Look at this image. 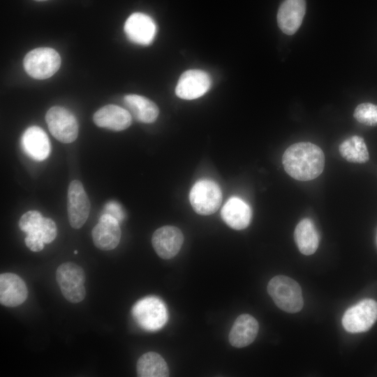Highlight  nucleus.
<instances>
[{"label": "nucleus", "mask_w": 377, "mask_h": 377, "mask_svg": "<svg viewBox=\"0 0 377 377\" xmlns=\"http://www.w3.org/2000/svg\"><path fill=\"white\" fill-rule=\"evenodd\" d=\"M341 156L348 162L364 163L369 161V155L364 139L353 135L344 140L339 148Z\"/></svg>", "instance_id": "b1692460"}, {"label": "nucleus", "mask_w": 377, "mask_h": 377, "mask_svg": "<svg viewBox=\"0 0 377 377\" xmlns=\"http://www.w3.org/2000/svg\"><path fill=\"white\" fill-rule=\"evenodd\" d=\"M24 68L33 78L45 80L52 76L59 68V54L51 47H38L29 52L23 61Z\"/></svg>", "instance_id": "39448f33"}, {"label": "nucleus", "mask_w": 377, "mask_h": 377, "mask_svg": "<svg viewBox=\"0 0 377 377\" xmlns=\"http://www.w3.org/2000/svg\"><path fill=\"white\" fill-rule=\"evenodd\" d=\"M45 121L51 134L59 142L71 143L78 135L79 126L73 114L61 106L50 108L46 114Z\"/></svg>", "instance_id": "0eeeda50"}, {"label": "nucleus", "mask_w": 377, "mask_h": 377, "mask_svg": "<svg viewBox=\"0 0 377 377\" xmlns=\"http://www.w3.org/2000/svg\"><path fill=\"white\" fill-rule=\"evenodd\" d=\"M353 116L362 124L377 126V105L370 103H361L355 109Z\"/></svg>", "instance_id": "393cba45"}, {"label": "nucleus", "mask_w": 377, "mask_h": 377, "mask_svg": "<svg viewBox=\"0 0 377 377\" xmlns=\"http://www.w3.org/2000/svg\"><path fill=\"white\" fill-rule=\"evenodd\" d=\"M259 325L252 316L244 313L234 322L229 333L230 343L235 348H243L251 344L256 338Z\"/></svg>", "instance_id": "aec40b11"}, {"label": "nucleus", "mask_w": 377, "mask_h": 377, "mask_svg": "<svg viewBox=\"0 0 377 377\" xmlns=\"http://www.w3.org/2000/svg\"><path fill=\"white\" fill-rule=\"evenodd\" d=\"M28 290L25 282L13 273L0 274V302L8 307H15L27 298Z\"/></svg>", "instance_id": "2eb2a0df"}, {"label": "nucleus", "mask_w": 377, "mask_h": 377, "mask_svg": "<svg viewBox=\"0 0 377 377\" xmlns=\"http://www.w3.org/2000/svg\"><path fill=\"white\" fill-rule=\"evenodd\" d=\"M56 279L66 300L78 303L84 299L86 276L80 266L71 262L61 264L57 269Z\"/></svg>", "instance_id": "20e7f679"}, {"label": "nucleus", "mask_w": 377, "mask_h": 377, "mask_svg": "<svg viewBox=\"0 0 377 377\" xmlns=\"http://www.w3.org/2000/svg\"><path fill=\"white\" fill-rule=\"evenodd\" d=\"M377 320V302L364 299L348 308L342 318L346 331L360 333L369 330Z\"/></svg>", "instance_id": "6e6552de"}, {"label": "nucleus", "mask_w": 377, "mask_h": 377, "mask_svg": "<svg viewBox=\"0 0 377 377\" xmlns=\"http://www.w3.org/2000/svg\"><path fill=\"white\" fill-rule=\"evenodd\" d=\"M189 200L194 211L200 215H210L219 209L222 200L219 186L211 179H204L192 187Z\"/></svg>", "instance_id": "423d86ee"}, {"label": "nucleus", "mask_w": 377, "mask_h": 377, "mask_svg": "<svg viewBox=\"0 0 377 377\" xmlns=\"http://www.w3.org/2000/svg\"><path fill=\"white\" fill-rule=\"evenodd\" d=\"M105 214H108L114 217L119 222L121 221L124 217L125 214L123 211L121 205L114 201L108 202L105 207Z\"/></svg>", "instance_id": "a878e982"}, {"label": "nucleus", "mask_w": 377, "mask_h": 377, "mask_svg": "<svg viewBox=\"0 0 377 377\" xmlns=\"http://www.w3.org/2000/svg\"><path fill=\"white\" fill-rule=\"evenodd\" d=\"M21 147L28 156L38 161L47 158L51 149L47 135L37 126L25 130L21 138Z\"/></svg>", "instance_id": "dca6fc26"}, {"label": "nucleus", "mask_w": 377, "mask_h": 377, "mask_svg": "<svg viewBox=\"0 0 377 377\" xmlns=\"http://www.w3.org/2000/svg\"><path fill=\"white\" fill-rule=\"evenodd\" d=\"M282 163L286 172L295 179L306 182L318 177L323 171L325 156L315 144L302 142L290 145L284 151Z\"/></svg>", "instance_id": "f257e3e1"}, {"label": "nucleus", "mask_w": 377, "mask_h": 377, "mask_svg": "<svg viewBox=\"0 0 377 377\" xmlns=\"http://www.w3.org/2000/svg\"><path fill=\"white\" fill-rule=\"evenodd\" d=\"M124 102L129 112L139 122L150 124L158 116L157 105L145 96L128 94L124 96Z\"/></svg>", "instance_id": "412c9836"}, {"label": "nucleus", "mask_w": 377, "mask_h": 377, "mask_svg": "<svg viewBox=\"0 0 377 377\" xmlns=\"http://www.w3.org/2000/svg\"><path fill=\"white\" fill-rule=\"evenodd\" d=\"M221 215L223 221L231 228L242 230L250 223L251 209L242 199L230 198L222 207Z\"/></svg>", "instance_id": "6ab92c4d"}, {"label": "nucleus", "mask_w": 377, "mask_h": 377, "mask_svg": "<svg viewBox=\"0 0 377 377\" xmlns=\"http://www.w3.org/2000/svg\"><path fill=\"white\" fill-rule=\"evenodd\" d=\"M34 1H47V0H34Z\"/></svg>", "instance_id": "bb28decb"}, {"label": "nucleus", "mask_w": 377, "mask_h": 377, "mask_svg": "<svg viewBox=\"0 0 377 377\" xmlns=\"http://www.w3.org/2000/svg\"><path fill=\"white\" fill-rule=\"evenodd\" d=\"M124 32L131 42L141 45H148L154 39L156 26L149 15L142 13H134L124 24Z\"/></svg>", "instance_id": "ddd939ff"}, {"label": "nucleus", "mask_w": 377, "mask_h": 377, "mask_svg": "<svg viewBox=\"0 0 377 377\" xmlns=\"http://www.w3.org/2000/svg\"><path fill=\"white\" fill-rule=\"evenodd\" d=\"M305 12V0H285L277 13L279 27L287 35L294 34L300 28Z\"/></svg>", "instance_id": "a211bd4d"}, {"label": "nucleus", "mask_w": 377, "mask_h": 377, "mask_svg": "<svg viewBox=\"0 0 377 377\" xmlns=\"http://www.w3.org/2000/svg\"><path fill=\"white\" fill-rule=\"evenodd\" d=\"M74 253H75V254H77V251H74Z\"/></svg>", "instance_id": "cd10ccee"}, {"label": "nucleus", "mask_w": 377, "mask_h": 377, "mask_svg": "<svg viewBox=\"0 0 377 377\" xmlns=\"http://www.w3.org/2000/svg\"><path fill=\"white\" fill-rule=\"evenodd\" d=\"M119 221L108 214H103L91 231L94 245L102 251L115 249L121 239Z\"/></svg>", "instance_id": "4468645a"}, {"label": "nucleus", "mask_w": 377, "mask_h": 377, "mask_svg": "<svg viewBox=\"0 0 377 377\" xmlns=\"http://www.w3.org/2000/svg\"><path fill=\"white\" fill-rule=\"evenodd\" d=\"M49 221L50 218L43 216L36 210L28 211L21 216L19 227L27 233L24 242L31 251L39 252L43 249Z\"/></svg>", "instance_id": "9d476101"}, {"label": "nucleus", "mask_w": 377, "mask_h": 377, "mask_svg": "<svg viewBox=\"0 0 377 377\" xmlns=\"http://www.w3.org/2000/svg\"><path fill=\"white\" fill-rule=\"evenodd\" d=\"M68 218L70 225L79 229L87 221L90 212L91 204L82 183L73 180L68 189Z\"/></svg>", "instance_id": "1a4fd4ad"}, {"label": "nucleus", "mask_w": 377, "mask_h": 377, "mask_svg": "<svg viewBox=\"0 0 377 377\" xmlns=\"http://www.w3.org/2000/svg\"><path fill=\"white\" fill-rule=\"evenodd\" d=\"M136 323L147 331H157L167 323L168 310L165 303L154 296L145 297L138 301L132 309Z\"/></svg>", "instance_id": "7ed1b4c3"}, {"label": "nucleus", "mask_w": 377, "mask_h": 377, "mask_svg": "<svg viewBox=\"0 0 377 377\" xmlns=\"http://www.w3.org/2000/svg\"><path fill=\"white\" fill-rule=\"evenodd\" d=\"M93 120L99 127L120 131L130 126L132 117L128 110L116 105L109 104L98 110L94 114Z\"/></svg>", "instance_id": "f3484780"}, {"label": "nucleus", "mask_w": 377, "mask_h": 377, "mask_svg": "<svg viewBox=\"0 0 377 377\" xmlns=\"http://www.w3.org/2000/svg\"><path fill=\"white\" fill-rule=\"evenodd\" d=\"M137 374L140 377H167L169 376V369L161 355L155 352H147L138 360Z\"/></svg>", "instance_id": "5701e85b"}, {"label": "nucleus", "mask_w": 377, "mask_h": 377, "mask_svg": "<svg viewBox=\"0 0 377 377\" xmlns=\"http://www.w3.org/2000/svg\"><path fill=\"white\" fill-rule=\"evenodd\" d=\"M267 292L275 304L286 312L297 313L303 307L302 289L297 281L288 276L273 277L268 283Z\"/></svg>", "instance_id": "f03ea898"}, {"label": "nucleus", "mask_w": 377, "mask_h": 377, "mask_svg": "<svg viewBox=\"0 0 377 377\" xmlns=\"http://www.w3.org/2000/svg\"><path fill=\"white\" fill-rule=\"evenodd\" d=\"M184 242L182 231L177 227L165 226L158 228L153 234L151 243L157 255L163 259L174 258Z\"/></svg>", "instance_id": "f8f14e48"}, {"label": "nucleus", "mask_w": 377, "mask_h": 377, "mask_svg": "<svg viewBox=\"0 0 377 377\" xmlns=\"http://www.w3.org/2000/svg\"><path fill=\"white\" fill-rule=\"evenodd\" d=\"M211 84V78L205 71L198 69L188 70L180 76L175 93L182 99H195L203 96L209 89Z\"/></svg>", "instance_id": "9b49d317"}, {"label": "nucleus", "mask_w": 377, "mask_h": 377, "mask_svg": "<svg viewBox=\"0 0 377 377\" xmlns=\"http://www.w3.org/2000/svg\"><path fill=\"white\" fill-rule=\"evenodd\" d=\"M294 236L296 244L302 254L309 256L316 252L319 244V235L310 219H303L298 223Z\"/></svg>", "instance_id": "4be33fe9"}]
</instances>
